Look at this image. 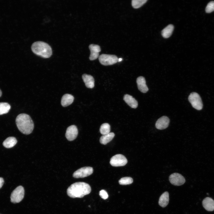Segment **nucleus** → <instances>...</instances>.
<instances>
[{
    "label": "nucleus",
    "mask_w": 214,
    "mask_h": 214,
    "mask_svg": "<svg viewBox=\"0 0 214 214\" xmlns=\"http://www.w3.org/2000/svg\"><path fill=\"white\" fill-rule=\"evenodd\" d=\"M136 83L139 90L141 92L145 93L149 90V89L146 84L145 78L143 76L138 77L136 79Z\"/></svg>",
    "instance_id": "nucleus-13"
},
{
    "label": "nucleus",
    "mask_w": 214,
    "mask_h": 214,
    "mask_svg": "<svg viewBox=\"0 0 214 214\" xmlns=\"http://www.w3.org/2000/svg\"><path fill=\"white\" fill-rule=\"evenodd\" d=\"M169 201V193L168 192L166 191L160 196L158 203L161 207H165L168 204Z\"/></svg>",
    "instance_id": "nucleus-18"
},
{
    "label": "nucleus",
    "mask_w": 214,
    "mask_h": 214,
    "mask_svg": "<svg viewBox=\"0 0 214 214\" xmlns=\"http://www.w3.org/2000/svg\"><path fill=\"white\" fill-rule=\"evenodd\" d=\"M31 49L35 54L44 58H49L52 54L51 47L47 43L42 41L33 43L31 46Z\"/></svg>",
    "instance_id": "nucleus-3"
},
{
    "label": "nucleus",
    "mask_w": 214,
    "mask_h": 214,
    "mask_svg": "<svg viewBox=\"0 0 214 214\" xmlns=\"http://www.w3.org/2000/svg\"><path fill=\"white\" fill-rule=\"evenodd\" d=\"M122 58H119L118 59V62H120L122 60Z\"/></svg>",
    "instance_id": "nucleus-29"
},
{
    "label": "nucleus",
    "mask_w": 214,
    "mask_h": 214,
    "mask_svg": "<svg viewBox=\"0 0 214 214\" xmlns=\"http://www.w3.org/2000/svg\"><path fill=\"white\" fill-rule=\"evenodd\" d=\"M15 122L18 130L23 133L28 135L32 132L34 124L29 115L24 113L20 114L17 117Z\"/></svg>",
    "instance_id": "nucleus-2"
},
{
    "label": "nucleus",
    "mask_w": 214,
    "mask_h": 214,
    "mask_svg": "<svg viewBox=\"0 0 214 214\" xmlns=\"http://www.w3.org/2000/svg\"><path fill=\"white\" fill-rule=\"evenodd\" d=\"M99 194L101 197L105 200L107 199L108 197L107 192L104 190H102L100 191Z\"/></svg>",
    "instance_id": "nucleus-27"
},
{
    "label": "nucleus",
    "mask_w": 214,
    "mask_h": 214,
    "mask_svg": "<svg viewBox=\"0 0 214 214\" xmlns=\"http://www.w3.org/2000/svg\"><path fill=\"white\" fill-rule=\"evenodd\" d=\"M90 51V54L89 57L90 60L96 59L99 56V52L101 51L99 45H97L91 44L89 46Z\"/></svg>",
    "instance_id": "nucleus-12"
},
{
    "label": "nucleus",
    "mask_w": 214,
    "mask_h": 214,
    "mask_svg": "<svg viewBox=\"0 0 214 214\" xmlns=\"http://www.w3.org/2000/svg\"><path fill=\"white\" fill-rule=\"evenodd\" d=\"M89 185L84 182H78L71 185L67 189V194L72 198H81L91 192Z\"/></svg>",
    "instance_id": "nucleus-1"
},
{
    "label": "nucleus",
    "mask_w": 214,
    "mask_h": 214,
    "mask_svg": "<svg viewBox=\"0 0 214 214\" xmlns=\"http://www.w3.org/2000/svg\"><path fill=\"white\" fill-rule=\"evenodd\" d=\"M169 122V119L168 117L163 116L157 120L155 126L159 130L165 129L168 126Z\"/></svg>",
    "instance_id": "nucleus-11"
},
{
    "label": "nucleus",
    "mask_w": 214,
    "mask_h": 214,
    "mask_svg": "<svg viewBox=\"0 0 214 214\" xmlns=\"http://www.w3.org/2000/svg\"><path fill=\"white\" fill-rule=\"evenodd\" d=\"M74 100V97L72 95L68 94H65L61 99V105L64 107L67 106L73 103Z\"/></svg>",
    "instance_id": "nucleus-16"
},
{
    "label": "nucleus",
    "mask_w": 214,
    "mask_h": 214,
    "mask_svg": "<svg viewBox=\"0 0 214 214\" xmlns=\"http://www.w3.org/2000/svg\"><path fill=\"white\" fill-rule=\"evenodd\" d=\"M214 10V1L210 2L206 7L205 11L206 12L210 13Z\"/></svg>",
    "instance_id": "nucleus-26"
},
{
    "label": "nucleus",
    "mask_w": 214,
    "mask_h": 214,
    "mask_svg": "<svg viewBox=\"0 0 214 214\" xmlns=\"http://www.w3.org/2000/svg\"><path fill=\"white\" fill-rule=\"evenodd\" d=\"M174 29V26L170 24L162 30L161 32V35L164 38H169L172 34Z\"/></svg>",
    "instance_id": "nucleus-19"
},
{
    "label": "nucleus",
    "mask_w": 214,
    "mask_h": 214,
    "mask_svg": "<svg viewBox=\"0 0 214 214\" xmlns=\"http://www.w3.org/2000/svg\"><path fill=\"white\" fill-rule=\"evenodd\" d=\"M24 195V190L22 186L17 187L12 192L10 199L11 202L18 203L21 201L23 198Z\"/></svg>",
    "instance_id": "nucleus-4"
},
{
    "label": "nucleus",
    "mask_w": 214,
    "mask_h": 214,
    "mask_svg": "<svg viewBox=\"0 0 214 214\" xmlns=\"http://www.w3.org/2000/svg\"><path fill=\"white\" fill-rule=\"evenodd\" d=\"M125 101L131 108H136L138 106L137 101L132 96L125 94L123 97Z\"/></svg>",
    "instance_id": "nucleus-17"
},
{
    "label": "nucleus",
    "mask_w": 214,
    "mask_h": 214,
    "mask_svg": "<svg viewBox=\"0 0 214 214\" xmlns=\"http://www.w3.org/2000/svg\"><path fill=\"white\" fill-rule=\"evenodd\" d=\"M133 179L130 177H125L121 178L119 181V184L127 185L131 184L133 182Z\"/></svg>",
    "instance_id": "nucleus-25"
},
{
    "label": "nucleus",
    "mask_w": 214,
    "mask_h": 214,
    "mask_svg": "<svg viewBox=\"0 0 214 214\" xmlns=\"http://www.w3.org/2000/svg\"><path fill=\"white\" fill-rule=\"evenodd\" d=\"M147 1V0H132L131 2L132 5L134 8H138L146 3Z\"/></svg>",
    "instance_id": "nucleus-24"
},
{
    "label": "nucleus",
    "mask_w": 214,
    "mask_h": 214,
    "mask_svg": "<svg viewBox=\"0 0 214 214\" xmlns=\"http://www.w3.org/2000/svg\"><path fill=\"white\" fill-rule=\"evenodd\" d=\"M78 133V130L77 127L74 125H71L67 128L65 136L68 140L72 141L76 138Z\"/></svg>",
    "instance_id": "nucleus-10"
},
{
    "label": "nucleus",
    "mask_w": 214,
    "mask_h": 214,
    "mask_svg": "<svg viewBox=\"0 0 214 214\" xmlns=\"http://www.w3.org/2000/svg\"><path fill=\"white\" fill-rule=\"evenodd\" d=\"M115 136L113 132H110L105 135H103L100 138V142L103 144L106 145L111 141Z\"/></svg>",
    "instance_id": "nucleus-20"
},
{
    "label": "nucleus",
    "mask_w": 214,
    "mask_h": 214,
    "mask_svg": "<svg viewBox=\"0 0 214 214\" xmlns=\"http://www.w3.org/2000/svg\"><path fill=\"white\" fill-rule=\"evenodd\" d=\"M82 78L87 88H92L94 87L95 81L92 76L84 74L82 75Z\"/></svg>",
    "instance_id": "nucleus-14"
},
{
    "label": "nucleus",
    "mask_w": 214,
    "mask_h": 214,
    "mask_svg": "<svg viewBox=\"0 0 214 214\" xmlns=\"http://www.w3.org/2000/svg\"><path fill=\"white\" fill-rule=\"evenodd\" d=\"M1 95H2V92L1 91V90L0 89V97L1 96Z\"/></svg>",
    "instance_id": "nucleus-30"
},
{
    "label": "nucleus",
    "mask_w": 214,
    "mask_h": 214,
    "mask_svg": "<svg viewBox=\"0 0 214 214\" xmlns=\"http://www.w3.org/2000/svg\"><path fill=\"white\" fill-rule=\"evenodd\" d=\"M169 180L173 185L180 186L183 184L185 180L184 177L181 174L177 173L172 174L169 177Z\"/></svg>",
    "instance_id": "nucleus-9"
},
{
    "label": "nucleus",
    "mask_w": 214,
    "mask_h": 214,
    "mask_svg": "<svg viewBox=\"0 0 214 214\" xmlns=\"http://www.w3.org/2000/svg\"><path fill=\"white\" fill-rule=\"evenodd\" d=\"M16 139L13 137H9L7 138L3 142V145L7 148H10L14 147L17 143Z\"/></svg>",
    "instance_id": "nucleus-21"
},
{
    "label": "nucleus",
    "mask_w": 214,
    "mask_h": 214,
    "mask_svg": "<svg viewBox=\"0 0 214 214\" xmlns=\"http://www.w3.org/2000/svg\"><path fill=\"white\" fill-rule=\"evenodd\" d=\"M100 132L103 135L107 134L110 131V126L108 123L103 124L100 126Z\"/></svg>",
    "instance_id": "nucleus-23"
},
{
    "label": "nucleus",
    "mask_w": 214,
    "mask_h": 214,
    "mask_svg": "<svg viewBox=\"0 0 214 214\" xmlns=\"http://www.w3.org/2000/svg\"><path fill=\"white\" fill-rule=\"evenodd\" d=\"M4 182V181L2 177H0V188L2 186Z\"/></svg>",
    "instance_id": "nucleus-28"
},
{
    "label": "nucleus",
    "mask_w": 214,
    "mask_h": 214,
    "mask_svg": "<svg viewBox=\"0 0 214 214\" xmlns=\"http://www.w3.org/2000/svg\"><path fill=\"white\" fill-rule=\"evenodd\" d=\"M10 108V106L8 103H0V115L7 113Z\"/></svg>",
    "instance_id": "nucleus-22"
},
{
    "label": "nucleus",
    "mask_w": 214,
    "mask_h": 214,
    "mask_svg": "<svg viewBox=\"0 0 214 214\" xmlns=\"http://www.w3.org/2000/svg\"><path fill=\"white\" fill-rule=\"evenodd\" d=\"M93 169L91 167L81 168L75 171L73 174L75 178H84L91 175L93 172Z\"/></svg>",
    "instance_id": "nucleus-8"
},
{
    "label": "nucleus",
    "mask_w": 214,
    "mask_h": 214,
    "mask_svg": "<svg viewBox=\"0 0 214 214\" xmlns=\"http://www.w3.org/2000/svg\"><path fill=\"white\" fill-rule=\"evenodd\" d=\"M127 162L128 160L126 157L120 154H117L112 157L110 161L111 165L115 167L124 166Z\"/></svg>",
    "instance_id": "nucleus-7"
},
{
    "label": "nucleus",
    "mask_w": 214,
    "mask_h": 214,
    "mask_svg": "<svg viewBox=\"0 0 214 214\" xmlns=\"http://www.w3.org/2000/svg\"><path fill=\"white\" fill-rule=\"evenodd\" d=\"M188 100L192 107L197 110L202 109L203 104L199 95L196 92H193L188 96Z\"/></svg>",
    "instance_id": "nucleus-6"
},
{
    "label": "nucleus",
    "mask_w": 214,
    "mask_h": 214,
    "mask_svg": "<svg viewBox=\"0 0 214 214\" xmlns=\"http://www.w3.org/2000/svg\"><path fill=\"white\" fill-rule=\"evenodd\" d=\"M202 205L208 211L214 210V201L211 198L207 197L204 199Z\"/></svg>",
    "instance_id": "nucleus-15"
},
{
    "label": "nucleus",
    "mask_w": 214,
    "mask_h": 214,
    "mask_svg": "<svg viewBox=\"0 0 214 214\" xmlns=\"http://www.w3.org/2000/svg\"><path fill=\"white\" fill-rule=\"evenodd\" d=\"M118 57L115 55L103 54L99 56L100 62L105 66L114 64L118 62Z\"/></svg>",
    "instance_id": "nucleus-5"
}]
</instances>
